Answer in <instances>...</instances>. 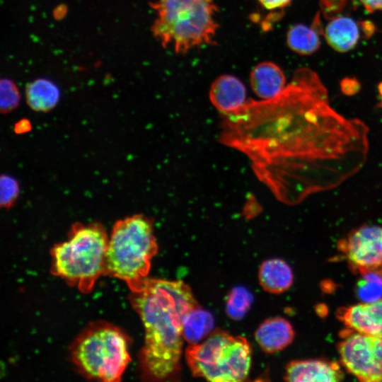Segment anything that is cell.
Returning <instances> with one entry per match:
<instances>
[{
    "label": "cell",
    "instance_id": "6da1fadb",
    "mask_svg": "<svg viewBox=\"0 0 382 382\" xmlns=\"http://www.w3.org/2000/svg\"><path fill=\"white\" fill-rule=\"evenodd\" d=\"M224 115L221 141L245 154L257 177L286 204L337 187L367 159L368 127L332 108L308 68L296 70L275 97Z\"/></svg>",
    "mask_w": 382,
    "mask_h": 382
},
{
    "label": "cell",
    "instance_id": "7a4b0ae2",
    "mask_svg": "<svg viewBox=\"0 0 382 382\" xmlns=\"http://www.w3.org/2000/svg\"><path fill=\"white\" fill-rule=\"evenodd\" d=\"M130 291L131 305L145 330L139 358L142 378L176 379L180 371L183 318L199 304L182 280L146 277Z\"/></svg>",
    "mask_w": 382,
    "mask_h": 382
},
{
    "label": "cell",
    "instance_id": "3957f363",
    "mask_svg": "<svg viewBox=\"0 0 382 382\" xmlns=\"http://www.w3.org/2000/svg\"><path fill=\"white\" fill-rule=\"evenodd\" d=\"M153 35L177 54L214 42L218 8L214 0H156Z\"/></svg>",
    "mask_w": 382,
    "mask_h": 382
},
{
    "label": "cell",
    "instance_id": "277c9868",
    "mask_svg": "<svg viewBox=\"0 0 382 382\" xmlns=\"http://www.w3.org/2000/svg\"><path fill=\"white\" fill-rule=\"evenodd\" d=\"M108 240L101 224H74L67 240L51 250L52 274L82 293L91 291L98 279L105 274Z\"/></svg>",
    "mask_w": 382,
    "mask_h": 382
},
{
    "label": "cell",
    "instance_id": "5b68a950",
    "mask_svg": "<svg viewBox=\"0 0 382 382\" xmlns=\"http://www.w3.org/2000/svg\"><path fill=\"white\" fill-rule=\"evenodd\" d=\"M157 253L151 219L135 214L119 219L108 240L105 274L125 281L134 290L147 277Z\"/></svg>",
    "mask_w": 382,
    "mask_h": 382
},
{
    "label": "cell",
    "instance_id": "8992f818",
    "mask_svg": "<svg viewBox=\"0 0 382 382\" xmlns=\"http://www.w3.org/2000/svg\"><path fill=\"white\" fill-rule=\"evenodd\" d=\"M129 339L105 321L88 325L69 347L71 361L85 377L105 382L120 381L131 357Z\"/></svg>",
    "mask_w": 382,
    "mask_h": 382
},
{
    "label": "cell",
    "instance_id": "52a82bcc",
    "mask_svg": "<svg viewBox=\"0 0 382 382\" xmlns=\"http://www.w3.org/2000/svg\"><path fill=\"white\" fill-rule=\"evenodd\" d=\"M185 354L195 377L214 382L242 381L250 371L252 348L244 337L215 330L202 342L189 344Z\"/></svg>",
    "mask_w": 382,
    "mask_h": 382
},
{
    "label": "cell",
    "instance_id": "ba28073f",
    "mask_svg": "<svg viewBox=\"0 0 382 382\" xmlns=\"http://www.w3.org/2000/svg\"><path fill=\"white\" fill-rule=\"evenodd\" d=\"M338 351L346 369L361 381H382V337L349 329L342 337Z\"/></svg>",
    "mask_w": 382,
    "mask_h": 382
},
{
    "label": "cell",
    "instance_id": "9c48e42d",
    "mask_svg": "<svg viewBox=\"0 0 382 382\" xmlns=\"http://www.w3.org/2000/svg\"><path fill=\"white\" fill-rule=\"evenodd\" d=\"M353 269L361 273L382 267V225H363L339 241Z\"/></svg>",
    "mask_w": 382,
    "mask_h": 382
},
{
    "label": "cell",
    "instance_id": "30bf717a",
    "mask_svg": "<svg viewBox=\"0 0 382 382\" xmlns=\"http://www.w3.org/2000/svg\"><path fill=\"white\" fill-rule=\"evenodd\" d=\"M337 316L349 329L382 337V299L340 308Z\"/></svg>",
    "mask_w": 382,
    "mask_h": 382
},
{
    "label": "cell",
    "instance_id": "8fae6325",
    "mask_svg": "<svg viewBox=\"0 0 382 382\" xmlns=\"http://www.w3.org/2000/svg\"><path fill=\"white\" fill-rule=\"evenodd\" d=\"M284 378L294 382H334L344 378V374L335 361L326 359L294 360L286 366Z\"/></svg>",
    "mask_w": 382,
    "mask_h": 382
},
{
    "label": "cell",
    "instance_id": "7c38bea8",
    "mask_svg": "<svg viewBox=\"0 0 382 382\" xmlns=\"http://www.w3.org/2000/svg\"><path fill=\"white\" fill-rule=\"evenodd\" d=\"M246 90L237 77L224 74L217 77L209 90V99L223 114L232 112L245 103Z\"/></svg>",
    "mask_w": 382,
    "mask_h": 382
},
{
    "label": "cell",
    "instance_id": "4fadbf2b",
    "mask_svg": "<svg viewBox=\"0 0 382 382\" xmlns=\"http://www.w3.org/2000/svg\"><path fill=\"white\" fill-rule=\"evenodd\" d=\"M294 330L285 318L274 317L265 320L257 328L255 338L266 353L280 351L291 343Z\"/></svg>",
    "mask_w": 382,
    "mask_h": 382
},
{
    "label": "cell",
    "instance_id": "5bb4252c",
    "mask_svg": "<svg viewBox=\"0 0 382 382\" xmlns=\"http://www.w3.org/2000/svg\"><path fill=\"white\" fill-rule=\"evenodd\" d=\"M250 81L253 92L259 98L268 100L284 90L286 77L277 64L272 62H262L252 69Z\"/></svg>",
    "mask_w": 382,
    "mask_h": 382
},
{
    "label": "cell",
    "instance_id": "9a60e30c",
    "mask_svg": "<svg viewBox=\"0 0 382 382\" xmlns=\"http://www.w3.org/2000/svg\"><path fill=\"white\" fill-rule=\"evenodd\" d=\"M323 35L333 50L344 53L356 47L360 32L354 19L347 16H336L327 24Z\"/></svg>",
    "mask_w": 382,
    "mask_h": 382
},
{
    "label": "cell",
    "instance_id": "2e32d148",
    "mask_svg": "<svg viewBox=\"0 0 382 382\" xmlns=\"http://www.w3.org/2000/svg\"><path fill=\"white\" fill-rule=\"evenodd\" d=\"M258 278L260 284L265 291L279 294L291 286L294 275L291 267L285 261L273 258L262 263Z\"/></svg>",
    "mask_w": 382,
    "mask_h": 382
},
{
    "label": "cell",
    "instance_id": "e0dca14e",
    "mask_svg": "<svg viewBox=\"0 0 382 382\" xmlns=\"http://www.w3.org/2000/svg\"><path fill=\"white\" fill-rule=\"evenodd\" d=\"M320 34L323 35V32L318 14L311 26L301 23L291 26L286 33V43L294 52L301 55H310L320 47Z\"/></svg>",
    "mask_w": 382,
    "mask_h": 382
},
{
    "label": "cell",
    "instance_id": "ac0fdd59",
    "mask_svg": "<svg viewBox=\"0 0 382 382\" xmlns=\"http://www.w3.org/2000/svg\"><path fill=\"white\" fill-rule=\"evenodd\" d=\"M25 98L31 109L45 112L55 107L59 100V91L50 81L39 79L27 86Z\"/></svg>",
    "mask_w": 382,
    "mask_h": 382
},
{
    "label": "cell",
    "instance_id": "d6986e66",
    "mask_svg": "<svg viewBox=\"0 0 382 382\" xmlns=\"http://www.w3.org/2000/svg\"><path fill=\"white\" fill-rule=\"evenodd\" d=\"M213 325L212 316L198 306L184 316L183 322L184 340L189 344L197 343L210 333Z\"/></svg>",
    "mask_w": 382,
    "mask_h": 382
},
{
    "label": "cell",
    "instance_id": "ffe728a7",
    "mask_svg": "<svg viewBox=\"0 0 382 382\" xmlns=\"http://www.w3.org/2000/svg\"><path fill=\"white\" fill-rule=\"evenodd\" d=\"M357 283V295L363 302L382 299V267L364 271Z\"/></svg>",
    "mask_w": 382,
    "mask_h": 382
},
{
    "label": "cell",
    "instance_id": "44dd1931",
    "mask_svg": "<svg viewBox=\"0 0 382 382\" xmlns=\"http://www.w3.org/2000/svg\"><path fill=\"white\" fill-rule=\"evenodd\" d=\"M253 301L251 294L244 287L232 289L226 300V313L234 320L241 319L249 309Z\"/></svg>",
    "mask_w": 382,
    "mask_h": 382
},
{
    "label": "cell",
    "instance_id": "7402d4cb",
    "mask_svg": "<svg viewBox=\"0 0 382 382\" xmlns=\"http://www.w3.org/2000/svg\"><path fill=\"white\" fill-rule=\"evenodd\" d=\"M20 93L16 84L8 79L1 81V112L8 113L19 104Z\"/></svg>",
    "mask_w": 382,
    "mask_h": 382
},
{
    "label": "cell",
    "instance_id": "603a6c76",
    "mask_svg": "<svg viewBox=\"0 0 382 382\" xmlns=\"http://www.w3.org/2000/svg\"><path fill=\"white\" fill-rule=\"evenodd\" d=\"M1 207L9 209L16 202L19 194V185L17 180L7 175H2L0 179Z\"/></svg>",
    "mask_w": 382,
    "mask_h": 382
},
{
    "label": "cell",
    "instance_id": "cb8c5ba5",
    "mask_svg": "<svg viewBox=\"0 0 382 382\" xmlns=\"http://www.w3.org/2000/svg\"><path fill=\"white\" fill-rule=\"evenodd\" d=\"M360 84L355 78H345L340 82L342 92L347 96H353L360 90Z\"/></svg>",
    "mask_w": 382,
    "mask_h": 382
},
{
    "label": "cell",
    "instance_id": "d4e9b609",
    "mask_svg": "<svg viewBox=\"0 0 382 382\" xmlns=\"http://www.w3.org/2000/svg\"><path fill=\"white\" fill-rule=\"evenodd\" d=\"M258 1L265 8L274 10L286 7L291 0H258Z\"/></svg>",
    "mask_w": 382,
    "mask_h": 382
},
{
    "label": "cell",
    "instance_id": "484cf974",
    "mask_svg": "<svg viewBox=\"0 0 382 382\" xmlns=\"http://www.w3.org/2000/svg\"><path fill=\"white\" fill-rule=\"evenodd\" d=\"M360 1L369 13L382 10V0H360Z\"/></svg>",
    "mask_w": 382,
    "mask_h": 382
},
{
    "label": "cell",
    "instance_id": "4316f807",
    "mask_svg": "<svg viewBox=\"0 0 382 382\" xmlns=\"http://www.w3.org/2000/svg\"><path fill=\"white\" fill-rule=\"evenodd\" d=\"M378 91L379 98H380L379 107L382 108V81L380 82L378 86Z\"/></svg>",
    "mask_w": 382,
    "mask_h": 382
}]
</instances>
